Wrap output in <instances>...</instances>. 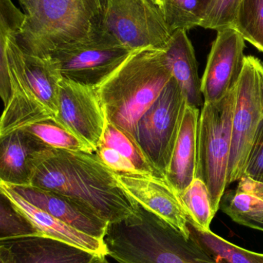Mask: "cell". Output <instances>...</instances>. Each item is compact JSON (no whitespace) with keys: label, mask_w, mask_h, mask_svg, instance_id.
<instances>
[{"label":"cell","mask_w":263,"mask_h":263,"mask_svg":"<svg viewBox=\"0 0 263 263\" xmlns=\"http://www.w3.org/2000/svg\"><path fill=\"white\" fill-rule=\"evenodd\" d=\"M30 185L72 198L109 224L128 219L139 208L122 188L117 173L95 152L49 148L37 165Z\"/></svg>","instance_id":"1"},{"label":"cell","mask_w":263,"mask_h":263,"mask_svg":"<svg viewBox=\"0 0 263 263\" xmlns=\"http://www.w3.org/2000/svg\"><path fill=\"white\" fill-rule=\"evenodd\" d=\"M173 78L165 52L144 48L133 53L96 86L106 121L135 137L140 117Z\"/></svg>","instance_id":"2"},{"label":"cell","mask_w":263,"mask_h":263,"mask_svg":"<svg viewBox=\"0 0 263 263\" xmlns=\"http://www.w3.org/2000/svg\"><path fill=\"white\" fill-rule=\"evenodd\" d=\"M103 240L117 263H221L191 235L184 237L140 205L128 219L109 223Z\"/></svg>","instance_id":"3"},{"label":"cell","mask_w":263,"mask_h":263,"mask_svg":"<svg viewBox=\"0 0 263 263\" xmlns=\"http://www.w3.org/2000/svg\"><path fill=\"white\" fill-rule=\"evenodd\" d=\"M24 22L16 41L40 57L103 32V0H18Z\"/></svg>","instance_id":"4"},{"label":"cell","mask_w":263,"mask_h":263,"mask_svg":"<svg viewBox=\"0 0 263 263\" xmlns=\"http://www.w3.org/2000/svg\"><path fill=\"white\" fill-rule=\"evenodd\" d=\"M15 36L6 45L11 97L0 117V134L55 117L58 112L61 73L49 59L21 49Z\"/></svg>","instance_id":"5"},{"label":"cell","mask_w":263,"mask_h":263,"mask_svg":"<svg viewBox=\"0 0 263 263\" xmlns=\"http://www.w3.org/2000/svg\"><path fill=\"white\" fill-rule=\"evenodd\" d=\"M234 103L235 89L219 101L204 102L198 121L196 178L206 185L216 214L228 186Z\"/></svg>","instance_id":"6"},{"label":"cell","mask_w":263,"mask_h":263,"mask_svg":"<svg viewBox=\"0 0 263 263\" xmlns=\"http://www.w3.org/2000/svg\"><path fill=\"white\" fill-rule=\"evenodd\" d=\"M186 105L182 89L172 78L136 124L135 138L156 174L162 177L166 173Z\"/></svg>","instance_id":"7"},{"label":"cell","mask_w":263,"mask_h":263,"mask_svg":"<svg viewBox=\"0 0 263 263\" xmlns=\"http://www.w3.org/2000/svg\"><path fill=\"white\" fill-rule=\"evenodd\" d=\"M262 118L263 63L256 57L247 55L235 89L227 185L243 176L247 156Z\"/></svg>","instance_id":"8"},{"label":"cell","mask_w":263,"mask_h":263,"mask_svg":"<svg viewBox=\"0 0 263 263\" xmlns=\"http://www.w3.org/2000/svg\"><path fill=\"white\" fill-rule=\"evenodd\" d=\"M102 29L133 51L163 50L172 35L153 0H103Z\"/></svg>","instance_id":"9"},{"label":"cell","mask_w":263,"mask_h":263,"mask_svg":"<svg viewBox=\"0 0 263 263\" xmlns=\"http://www.w3.org/2000/svg\"><path fill=\"white\" fill-rule=\"evenodd\" d=\"M134 51L103 32L86 41L69 45L46 57L63 78L96 87L114 72Z\"/></svg>","instance_id":"10"},{"label":"cell","mask_w":263,"mask_h":263,"mask_svg":"<svg viewBox=\"0 0 263 263\" xmlns=\"http://www.w3.org/2000/svg\"><path fill=\"white\" fill-rule=\"evenodd\" d=\"M55 120L95 152L106 124L95 88L63 78Z\"/></svg>","instance_id":"11"},{"label":"cell","mask_w":263,"mask_h":263,"mask_svg":"<svg viewBox=\"0 0 263 263\" xmlns=\"http://www.w3.org/2000/svg\"><path fill=\"white\" fill-rule=\"evenodd\" d=\"M246 41L233 28L217 31L201 79L204 102L222 100L234 90L243 68Z\"/></svg>","instance_id":"12"},{"label":"cell","mask_w":263,"mask_h":263,"mask_svg":"<svg viewBox=\"0 0 263 263\" xmlns=\"http://www.w3.org/2000/svg\"><path fill=\"white\" fill-rule=\"evenodd\" d=\"M122 188L142 209L155 215L185 238L190 236L189 219L177 192L162 176L117 173Z\"/></svg>","instance_id":"13"},{"label":"cell","mask_w":263,"mask_h":263,"mask_svg":"<svg viewBox=\"0 0 263 263\" xmlns=\"http://www.w3.org/2000/svg\"><path fill=\"white\" fill-rule=\"evenodd\" d=\"M4 185L26 202L69 227L92 237L101 240L104 239L109 223L78 201L32 185Z\"/></svg>","instance_id":"14"},{"label":"cell","mask_w":263,"mask_h":263,"mask_svg":"<svg viewBox=\"0 0 263 263\" xmlns=\"http://www.w3.org/2000/svg\"><path fill=\"white\" fill-rule=\"evenodd\" d=\"M49 148L23 128L0 134V184L30 185L37 165Z\"/></svg>","instance_id":"15"},{"label":"cell","mask_w":263,"mask_h":263,"mask_svg":"<svg viewBox=\"0 0 263 263\" xmlns=\"http://www.w3.org/2000/svg\"><path fill=\"white\" fill-rule=\"evenodd\" d=\"M13 263H97L103 256L43 235L3 242Z\"/></svg>","instance_id":"16"},{"label":"cell","mask_w":263,"mask_h":263,"mask_svg":"<svg viewBox=\"0 0 263 263\" xmlns=\"http://www.w3.org/2000/svg\"><path fill=\"white\" fill-rule=\"evenodd\" d=\"M199 114V109L186 105L171 159L164 176L178 194L185 190L196 178Z\"/></svg>","instance_id":"17"},{"label":"cell","mask_w":263,"mask_h":263,"mask_svg":"<svg viewBox=\"0 0 263 263\" xmlns=\"http://www.w3.org/2000/svg\"><path fill=\"white\" fill-rule=\"evenodd\" d=\"M163 51L172 77L182 89L187 105L198 109L202 107L204 100L197 60L187 32L177 30L173 32Z\"/></svg>","instance_id":"18"},{"label":"cell","mask_w":263,"mask_h":263,"mask_svg":"<svg viewBox=\"0 0 263 263\" xmlns=\"http://www.w3.org/2000/svg\"><path fill=\"white\" fill-rule=\"evenodd\" d=\"M0 187L13 199L14 202L23 210V213L43 236L63 241L100 256H107V250L104 240L92 237L69 227L67 224L26 202L3 184H0Z\"/></svg>","instance_id":"19"},{"label":"cell","mask_w":263,"mask_h":263,"mask_svg":"<svg viewBox=\"0 0 263 263\" xmlns=\"http://www.w3.org/2000/svg\"><path fill=\"white\" fill-rule=\"evenodd\" d=\"M219 209L234 221L237 218L263 214V184L247 176L236 190L224 193Z\"/></svg>","instance_id":"20"},{"label":"cell","mask_w":263,"mask_h":263,"mask_svg":"<svg viewBox=\"0 0 263 263\" xmlns=\"http://www.w3.org/2000/svg\"><path fill=\"white\" fill-rule=\"evenodd\" d=\"M24 12L12 0H0V98L4 105L11 97V85L8 68L6 45L12 35H16L24 22Z\"/></svg>","instance_id":"21"},{"label":"cell","mask_w":263,"mask_h":263,"mask_svg":"<svg viewBox=\"0 0 263 263\" xmlns=\"http://www.w3.org/2000/svg\"><path fill=\"white\" fill-rule=\"evenodd\" d=\"M190 235L218 262L221 263H263V253L241 248L211 230H199L189 222Z\"/></svg>","instance_id":"22"},{"label":"cell","mask_w":263,"mask_h":263,"mask_svg":"<svg viewBox=\"0 0 263 263\" xmlns=\"http://www.w3.org/2000/svg\"><path fill=\"white\" fill-rule=\"evenodd\" d=\"M179 196L189 222L199 230H210V224L216 213L213 211L205 184L201 179L195 178Z\"/></svg>","instance_id":"23"},{"label":"cell","mask_w":263,"mask_h":263,"mask_svg":"<svg viewBox=\"0 0 263 263\" xmlns=\"http://www.w3.org/2000/svg\"><path fill=\"white\" fill-rule=\"evenodd\" d=\"M99 146L115 149L129 159L141 174L158 176L145 157L136 138L127 131L112 123L106 121V127Z\"/></svg>","instance_id":"24"},{"label":"cell","mask_w":263,"mask_h":263,"mask_svg":"<svg viewBox=\"0 0 263 263\" xmlns=\"http://www.w3.org/2000/svg\"><path fill=\"white\" fill-rule=\"evenodd\" d=\"M38 235V229L0 187V243Z\"/></svg>","instance_id":"25"},{"label":"cell","mask_w":263,"mask_h":263,"mask_svg":"<svg viewBox=\"0 0 263 263\" xmlns=\"http://www.w3.org/2000/svg\"><path fill=\"white\" fill-rule=\"evenodd\" d=\"M48 146L67 151H92L83 141L62 126L55 117H48L23 126Z\"/></svg>","instance_id":"26"},{"label":"cell","mask_w":263,"mask_h":263,"mask_svg":"<svg viewBox=\"0 0 263 263\" xmlns=\"http://www.w3.org/2000/svg\"><path fill=\"white\" fill-rule=\"evenodd\" d=\"M233 29L263 52V0H242Z\"/></svg>","instance_id":"27"},{"label":"cell","mask_w":263,"mask_h":263,"mask_svg":"<svg viewBox=\"0 0 263 263\" xmlns=\"http://www.w3.org/2000/svg\"><path fill=\"white\" fill-rule=\"evenodd\" d=\"M170 32H187L200 26L202 5L200 0H163L161 8Z\"/></svg>","instance_id":"28"},{"label":"cell","mask_w":263,"mask_h":263,"mask_svg":"<svg viewBox=\"0 0 263 263\" xmlns=\"http://www.w3.org/2000/svg\"><path fill=\"white\" fill-rule=\"evenodd\" d=\"M242 0H208L202 8L201 27L217 31L233 28Z\"/></svg>","instance_id":"29"},{"label":"cell","mask_w":263,"mask_h":263,"mask_svg":"<svg viewBox=\"0 0 263 263\" xmlns=\"http://www.w3.org/2000/svg\"><path fill=\"white\" fill-rule=\"evenodd\" d=\"M243 176L263 184V118L258 126L249 151Z\"/></svg>","instance_id":"30"},{"label":"cell","mask_w":263,"mask_h":263,"mask_svg":"<svg viewBox=\"0 0 263 263\" xmlns=\"http://www.w3.org/2000/svg\"><path fill=\"white\" fill-rule=\"evenodd\" d=\"M95 153L103 163L114 173L125 175H142L127 158L112 148L97 147Z\"/></svg>","instance_id":"31"},{"label":"cell","mask_w":263,"mask_h":263,"mask_svg":"<svg viewBox=\"0 0 263 263\" xmlns=\"http://www.w3.org/2000/svg\"><path fill=\"white\" fill-rule=\"evenodd\" d=\"M234 222L239 225L263 232V214L260 216L237 218Z\"/></svg>","instance_id":"32"},{"label":"cell","mask_w":263,"mask_h":263,"mask_svg":"<svg viewBox=\"0 0 263 263\" xmlns=\"http://www.w3.org/2000/svg\"><path fill=\"white\" fill-rule=\"evenodd\" d=\"M0 263H13L9 250L3 243H0Z\"/></svg>","instance_id":"33"},{"label":"cell","mask_w":263,"mask_h":263,"mask_svg":"<svg viewBox=\"0 0 263 263\" xmlns=\"http://www.w3.org/2000/svg\"><path fill=\"white\" fill-rule=\"evenodd\" d=\"M97 263H112L108 259V256H103ZM117 263V262H115Z\"/></svg>","instance_id":"34"},{"label":"cell","mask_w":263,"mask_h":263,"mask_svg":"<svg viewBox=\"0 0 263 263\" xmlns=\"http://www.w3.org/2000/svg\"><path fill=\"white\" fill-rule=\"evenodd\" d=\"M159 7L162 8V3H163V0H153Z\"/></svg>","instance_id":"35"},{"label":"cell","mask_w":263,"mask_h":263,"mask_svg":"<svg viewBox=\"0 0 263 263\" xmlns=\"http://www.w3.org/2000/svg\"><path fill=\"white\" fill-rule=\"evenodd\" d=\"M201 3H202V8H203V6H205V3H206V2L208 1V0H200Z\"/></svg>","instance_id":"36"}]
</instances>
